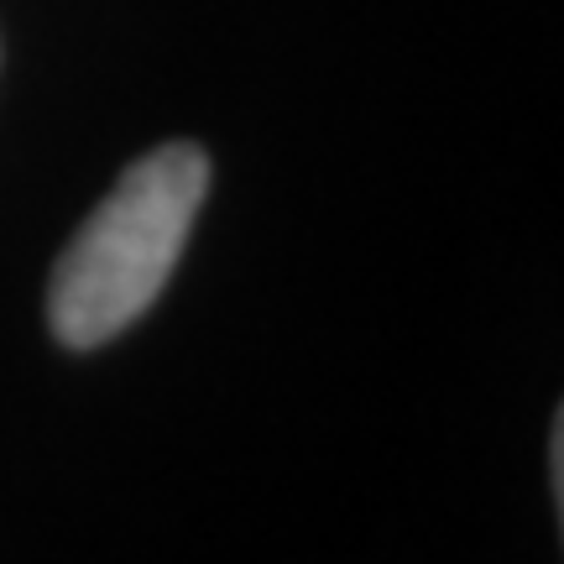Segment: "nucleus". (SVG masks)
Listing matches in <instances>:
<instances>
[{
  "label": "nucleus",
  "mask_w": 564,
  "mask_h": 564,
  "mask_svg": "<svg viewBox=\"0 0 564 564\" xmlns=\"http://www.w3.org/2000/svg\"><path fill=\"white\" fill-rule=\"evenodd\" d=\"M209 188V158L194 141L152 147L79 225L47 288V319L68 350H95L137 324L158 299Z\"/></svg>",
  "instance_id": "obj_1"
}]
</instances>
